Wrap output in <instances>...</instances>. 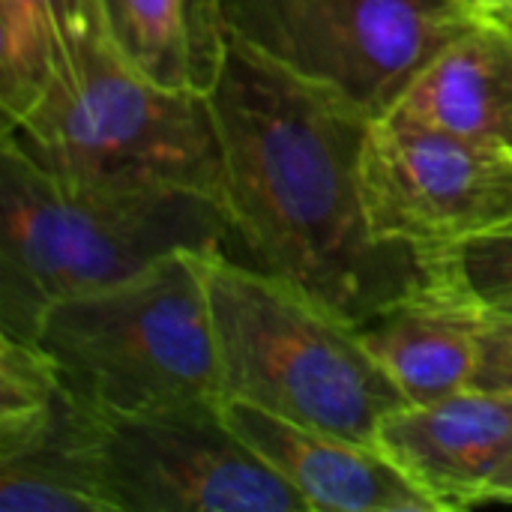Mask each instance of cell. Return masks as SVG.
Returning <instances> with one entry per match:
<instances>
[{"mask_svg":"<svg viewBox=\"0 0 512 512\" xmlns=\"http://www.w3.org/2000/svg\"><path fill=\"white\" fill-rule=\"evenodd\" d=\"M222 147V207L255 267L366 324L429 282L420 255L366 219L360 159L375 117L225 27L207 90Z\"/></svg>","mask_w":512,"mask_h":512,"instance_id":"obj_1","label":"cell"},{"mask_svg":"<svg viewBox=\"0 0 512 512\" xmlns=\"http://www.w3.org/2000/svg\"><path fill=\"white\" fill-rule=\"evenodd\" d=\"M231 237L219 198L183 186L63 180L0 147V333L33 339L63 297L117 285L150 264Z\"/></svg>","mask_w":512,"mask_h":512,"instance_id":"obj_2","label":"cell"},{"mask_svg":"<svg viewBox=\"0 0 512 512\" xmlns=\"http://www.w3.org/2000/svg\"><path fill=\"white\" fill-rule=\"evenodd\" d=\"M3 141L63 180L108 186H183L222 201V147L210 96L141 75L90 30L66 45L42 93Z\"/></svg>","mask_w":512,"mask_h":512,"instance_id":"obj_3","label":"cell"},{"mask_svg":"<svg viewBox=\"0 0 512 512\" xmlns=\"http://www.w3.org/2000/svg\"><path fill=\"white\" fill-rule=\"evenodd\" d=\"M201 264L225 399L360 444H375L381 423L408 405L357 324L222 249Z\"/></svg>","mask_w":512,"mask_h":512,"instance_id":"obj_4","label":"cell"},{"mask_svg":"<svg viewBox=\"0 0 512 512\" xmlns=\"http://www.w3.org/2000/svg\"><path fill=\"white\" fill-rule=\"evenodd\" d=\"M204 252L51 303L33 333L63 384L90 408L147 411L225 402Z\"/></svg>","mask_w":512,"mask_h":512,"instance_id":"obj_5","label":"cell"},{"mask_svg":"<svg viewBox=\"0 0 512 512\" xmlns=\"http://www.w3.org/2000/svg\"><path fill=\"white\" fill-rule=\"evenodd\" d=\"M228 30L369 117L477 21L459 0H216Z\"/></svg>","mask_w":512,"mask_h":512,"instance_id":"obj_6","label":"cell"},{"mask_svg":"<svg viewBox=\"0 0 512 512\" xmlns=\"http://www.w3.org/2000/svg\"><path fill=\"white\" fill-rule=\"evenodd\" d=\"M90 450L114 512H309L234 432L225 402L90 408Z\"/></svg>","mask_w":512,"mask_h":512,"instance_id":"obj_7","label":"cell"},{"mask_svg":"<svg viewBox=\"0 0 512 512\" xmlns=\"http://www.w3.org/2000/svg\"><path fill=\"white\" fill-rule=\"evenodd\" d=\"M360 192L372 234L420 255L512 219V153L390 111L366 132Z\"/></svg>","mask_w":512,"mask_h":512,"instance_id":"obj_8","label":"cell"},{"mask_svg":"<svg viewBox=\"0 0 512 512\" xmlns=\"http://www.w3.org/2000/svg\"><path fill=\"white\" fill-rule=\"evenodd\" d=\"M435 504L471 510L512 453V396L465 387L429 405L390 414L375 441Z\"/></svg>","mask_w":512,"mask_h":512,"instance_id":"obj_9","label":"cell"},{"mask_svg":"<svg viewBox=\"0 0 512 512\" xmlns=\"http://www.w3.org/2000/svg\"><path fill=\"white\" fill-rule=\"evenodd\" d=\"M234 432L309 504V512H438L375 444L309 429L225 399Z\"/></svg>","mask_w":512,"mask_h":512,"instance_id":"obj_10","label":"cell"},{"mask_svg":"<svg viewBox=\"0 0 512 512\" xmlns=\"http://www.w3.org/2000/svg\"><path fill=\"white\" fill-rule=\"evenodd\" d=\"M486 315L462 294L426 282L360 324V336L408 405H429L471 387Z\"/></svg>","mask_w":512,"mask_h":512,"instance_id":"obj_11","label":"cell"},{"mask_svg":"<svg viewBox=\"0 0 512 512\" xmlns=\"http://www.w3.org/2000/svg\"><path fill=\"white\" fill-rule=\"evenodd\" d=\"M393 114L512 153V27H468L417 75Z\"/></svg>","mask_w":512,"mask_h":512,"instance_id":"obj_12","label":"cell"},{"mask_svg":"<svg viewBox=\"0 0 512 512\" xmlns=\"http://www.w3.org/2000/svg\"><path fill=\"white\" fill-rule=\"evenodd\" d=\"M108 39L150 81L207 93L219 60L225 21L216 0H99Z\"/></svg>","mask_w":512,"mask_h":512,"instance_id":"obj_13","label":"cell"},{"mask_svg":"<svg viewBox=\"0 0 512 512\" xmlns=\"http://www.w3.org/2000/svg\"><path fill=\"white\" fill-rule=\"evenodd\" d=\"M420 261L429 282L462 294L486 312L512 306V219L426 249Z\"/></svg>","mask_w":512,"mask_h":512,"instance_id":"obj_14","label":"cell"},{"mask_svg":"<svg viewBox=\"0 0 512 512\" xmlns=\"http://www.w3.org/2000/svg\"><path fill=\"white\" fill-rule=\"evenodd\" d=\"M0 21L24 27L54 45L105 27L99 0H0Z\"/></svg>","mask_w":512,"mask_h":512,"instance_id":"obj_15","label":"cell"},{"mask_svg":"<svg viewBox=\"0 0 512 512\" xmlns=\"http://www.w3.org/2000/svg\"><path fill=\"white\" fill-rule=\"evenodd\" d=\"M471 387L512 396V312L486 315Z\"/></svg>","mask_w":512,"mask_h":512,"instance_id":"obj_16","label":"cell"},{"mask_svg":"<svg viewBox=\"0 0 512 512\" xmlns=\"http://www.w3.org/2000/svg\"><path fill=\"white\" fill-rule=\"evenodd\" d=\"M459 6L483 24H512V0H459Z\"/></svg>","mask_w":512,"mask_h":512,"instance_id":"obj_17","label":"cell"},{"mask_svg":"<svg viewBox=\"0 0 512 512\" xmlns=\"http://www.w3.org/2000/svg\"><path fill=\"white\" fill-rule=\"evenodd\" d=\"M480 504H512V453L504 459V465L498 468L492 483L486 486Z\"/></svg>","mask_w":512,"mask_h":512,"instance_id":"obj_18","label":"cell"},{"mask_svg":"<svg viewBox=\"0 0 512 512\" xmlns=\"http://www.w3.org/2000/svg\"><path fill=\"white\" fill-rule=\"evenodd\" d=\"M498 312H512V306H510V309H498Z\"/></svg>","mask_w":512,"mask_h":512,"instance_id":"obj_19","label":"cell"},{"mask_svg":"<svg viewBox=\"0 0 512 512\" xmlns=\"http://www.w3.org/2000/svg\"><path fill=\"white\" fill-rule=\"evenodd\" d=\"M510 27H512V24H510Z\"/></svg>","mask_w":512,"mask_h":512,"instance_id":"obj_20","label":"cell"}]
</instances>
